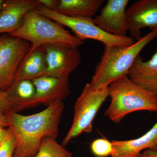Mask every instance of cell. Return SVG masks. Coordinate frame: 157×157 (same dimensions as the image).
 Wrapping results in <instances>:
<instances>
[{
	"mask_svg": "<svg viewBox=\"0 0 157 157\" xmlns=\"http://www.w3.org/2000/svg\"><path fill=\"white\" fill-rule=\"evenodd\" d=\"M64 108L63 101H57L32 115H21L14 111L9 113L7 116L9 129L16 143L14 157H34L44 138L56 139Z\"/></svg>",
	"mask_w": 157,
	"mask_h": 157,
	"instance_id": "cell-1",
	"label": "cell"
},
{
	"mask_svg": "<svg viewBox=\"0 0 157 157\" xmlns=\"http://www.w3.org/2000/svg\"><path fill=\"white\" fill-rule=\"evenodd\" d=\"M157 37V30L151 32L130 46L104 45V51L90 84L95 89L109 86L115 80L128 76L136 58Z\"/></svg>",
	"mask_w": 157,
	"mask_h": 157,
	"instance_id": "cell-2",
	"label": "cell"
},
{
	"mask_svg": "<svg viewBox=\"0 0 157 157\" xmlns=\"http://www.w3.org/2000/svg\"><path fill=\"white\" fill-rule=\"evenodd\" d=\"M9 34L30 43L31 48L26 56L46 44H57L74 48L84 44V42L70 33L63 26L42 16L35 9L25 14L19 29Z\"/></svg>",
	"mask_w": 157,
	"mask_h": 157,
	"instance_id": "cell-3",
	"label": "cell"
},
{
	"mask_svg": "<svg viewBox=\"0 0 157 157\" xmlns=\"http://www.w3.org/2000/svg\"><path fill=\"white\" fill-rule=\"evenodd\" d=\"M108 89L111 101L104 115L116 124L135 111L157 112V96L132 82L128 76L113 82Z\"/></svg>",
	"mask_w": 157,
	"mask_h": 157,
	"instance_id": "cell-4",
	"label": "cell"
},
{
	"mask_svg": "<svg viewBox=\"0 0 157 157\" xmlns=\"http://www.w3.org/2000/svg\"><path fill=\"white\" fill-rule=\"evenodd\" d=\"M108 97V86L95 89L90 83L85 85L74 105L73 123L62 141L63 146H67L82 133L92 132L93 121Z\"/></svg>",
	"mask_w": 157,
	"mask_h": 157,
	"instance_id": "cell-5",
	"label": "cell"
},
{
	"mask_svg": "<svg viewBox=\"0 0 157 157\" xmlns=\"http://www.w3.org/2000/svg\"><path fill=\"white\" fill-rule=\"evenodd\" d=\"M35 10L42 16L69 28L75 33L76 38L83 42L86 39H92L102 42L104 45L125 46H130L135 43L132 37L117 36L103 30L95 24L91 17L66 16L42 5Z\"/></svg>",
	"mask_w": 157,
	"mask_h": 157,
	"instance_id": "cell-6",
	"label": "cell"
},
{
	"mask_svg": "<svg viewBox=\"0 0 157 157\" xmlns=\"http://www.w3.org/2000/svg\"><path fill=\"white\" fill-rule=\"evenodd\" d=\"M31 47L28 41L9 34L0 36V93L7 91L14 83Z\"/></svg>",
	"mask_w": 157,
	"mask_h": 157,
	"instance_id": "cell-7",
	"label": "cell"
},
{
	"mask_svg": "<svg viewBox=\"0 0 157 157\" xmlns=\"http://www.w3.org/2000/svg\"><path fill=\"white\" fill-rule=\"evenodd\" d=\"M45 51L46 68L43 76L69 78L81 62L78 48L57 44L43 45Z\"/></svg>",
	"mask_w": 157,
	"mask_h": 157,
	"instance_id": "cell-8",
	"label": "cell"
},
{
	"mask_svg": "<svg viewBox=\"0 0 157 157\" xmlns=\"http://www.w3.org/2000/svg\"><path fill=\"white\" fill-rule=\"evenodd\" d=\"M69 78L44 76L32 80L36 94L33 100L24 105L22 110L39 105L48 106L54 102L62 101L70 94Z\"/></svg>",
	"mask_w": 157,
	"mask_h": 157,
	"instance_id": "cell-9",
	"label": "cell"
},
{
	"mask_svg": "<svg viewBox=\"0 0 157 157\" xmlns=\"http://www.w3.org/2000/svg\"><path fill=\"white\" fill-rule=\"evenodd\" d=\"M128 29L131 37L137 41L142 38L141 29L157 30V0L134 2L126 10Z\"/></svg>",
	"mask_w": 157,
	"mask_h": 157,
	"instance_id": "cell-10",
	"label": "cell"
},
{
	"mask_svg": "<svg viewBox=\"0 0 157 157\" xmlns=\"http://www.w3.org/2000/svg\"><path fill=\"white\" fill-rule=\"evenodd\" d=\"M129 2L128 0H108L93 21L107 33L119 37L127 36L126 10Z\"/></svg>",
	"mask_w": 157,
	"mask_h": 157,
	"instance_id": "cell-11",
	"label": "cell"
},
{
	"mask_svg": "<svg viewBox=\"0 0 157 157\" xmlns=\"http://www.w3.org/2000/svg\"><path fill=\"white\" fill-rule=\"evenodd\" d=\"M41 5L39 0H6L0 11V34H9L19 29L25 15Z\"/></svg>",
	"mask_w": 157,
	"mask_h": 157,
	"instance_id": "cell-12",
	"label": "cell"
},
{
	"mask_svg": "<svg viewBox=\"0 0 157 157\" xmlns=\"http://www.w3.org/2000/svg\"><path fill=\"white\" fill-rule=\"evenodd\" d=\"M113 151L111 157H140L144 149L157 151V122L149 131L138 138L111 141Z\"/></svg>",
	"mask_w": 157,
	"mask_h": 157,
	"instance_id": "cell-13",
	"label": "cell"
},
{
	"mask_svg": "<svg viewBox=\"0 0 157 157\" xmlns=\"http://www.w3.org/2000/svg\"><path fill=\"white\" fill-rule=\"evenodd\" d=\"M128 76L132 82L157 97V52L147 61L138 55Z\"/></svg>",
	"mask_w": 157,
	"mask_h": 157,
	"instance_id": "cell-14",
	"label": "cell"
},
{
	"mask_svg": "<svg viewBox=\"0 0 157 157\" xmlns=\"http://www.w3.org/2000/svg\"><path fill=\"white\" fill-rule=\"evenodd\" d=\"M46 68L45 51L42 45L25 58L17 71L14 82L25 79L32 80L42 77Z\"/></svg>",
	"mask_w": 157,
	"mask_h": 157,
	"instance_id": "cell-15",
	"label": "cell"
},
{
	"mask_svg": "<svg viewBox=\"0 0 157 157\" xmlns=\"http://www.w3.org/2000/svg\"><path fill=\"white\" fill-rule=\"evenodd\" d=\"M104 2V0H60L56 11L70 17L92 18Z\"/></svg>",
	"mask_w": 157,
	"mask_h": 157,
	"instance_id": "cell-16",
	"label": "cell"
},
{
	"mask_svg": "<svg viewBox=\"0 0 157 157\" xmlns=\"http://www.w3.org/2000/svg\"><path fill=\"white\" fill-rule=\"evenodd\" d=\"M6 92V97L15 112L21 111L24 105L33 100L36 94V88L32 80L14 82Z\"/></svg>",
	"mask_w": 157,
	"mask_h": 157,
	"instance_id": "cell-17",
	"label": "cell"
},
{
	"mask_svg": "<svg viewBox=\"0 0 157 157\" xmlns=\"http://www.w3.org/2000/svg\"><path fill=\"white\" fill-rule=\"evenodd\" d=\"M34 157H73V155L59 144L55 138L46 137L42 140L39 151Z\"/></svg>",
	"mask_w": 157,
	"mask_h": 157,
	"instance_id": "cell-18",
	"label": "cell"
},
{
	"mask_svg": "<svg viewBox=\"0 0 157 157\" xmlns=\"http://www.w3.org/2000/svg\"><path fill=\"white\" fill-rule=\"evenodd\" d=\"M90 149L96 157H107L112 154L113 146L112 142L106 138H98L91 144Z\"/></svg>",
	"mask_w": 157,
	"mask_h": 157,
	"instance_id": "cell-19",
	"label": "cell"
},
{
	"mask_svg": "<svg viewBox=\"0 0 157 157\" xmlns=\"http://www.w3.org/2000/svg\"><path fill=\"white\" fill-rule=\"evenodd\" d=\"M8 135L0 144V157H14L16 143L14 136L9 128Z\"/></svg>",
	"mask_w": 157,
	"mask_h": 157,
	"instance_id": "cell-20",
	"label": "cell"
},
{
	"mask_svg": "<svg viewBox=\"0 0 157 157\" xmlns=\"http://www.w3.org/2000/svg\"><path fill=\"white\" fill-rule=\"evenodd\" d=\"M12 111L14 110L6 97V92L0 93V113L7 117L9 113Z\"/></svg>",
	"mask_w": 157,
	"mask_h": 157,
	"instance_id": "cell-21",
	"label": "cell"
},
{
	"mask_svg": "<svg viewBox=\"0 0 157 157\" xmlns=\"http://www.w3.org/2000/svg\"><path fill=\"white\" fill-rule=\"evenodd\" d=\"M41 5L51 10L56 11L60 4V0H39Z\"/></svg>",
	"mask_w": 157,
	"mask_h": 157,
	"instance_id": "cell-22",
	"label": "cell"
},
{
	"mask_svg": "<svg viewBox=\"0 0 157 157\" xmlns=\"http://www.w3.org/2000/svg\"><path fill=\"white\" fill-rule=\"evenodd\" d=\"M140 157H157V151L146 150L141 154Z\"/></svg>",
	"mask_w": 157,
	"mask_h": 157,
	"instance_id": "cell-23",
	"label": "cell"
},
{
	"mask_svg": "<svg viewBox=\"0 0 157 157\" xmlns=\"http://www.w3.org/2000/svg\"><path fill=\"white\" fill-rule=\"evenodd\" d=\"M8 129L6 130L3 128V127L0 125V144L5 140L6 136L8 135Z\"/></svg>",
	"mask_w": 157,
	"mask_h": 157,
	"instance_id": "cell-24",
	"label": "cell"
},
{
	"mask_svg": "<svg viewBox=\"0 0 157 157\" xmlns=\"http://www.w3.org/2000/svg\"><path fill=\"white\" fill-rule=\"evenodd\" d=\"M0 125L3 127H9V121L7 117L1 113H0Z\"/></svg>",
	"mask_w": 157,
	"mask_h": 157,
	"instance_id": "cell-25",
	"label": "cell"
},
{
	"mask_svg": "<svg viewBox=\"0 0 157 157\" xmlns=\"http://www.w3.org/2000/svg\"><path fill=\"white\" fill-rule=\"evenodd\" d=\"M4 1H3V0H0V11H1L2 8V6L3 3H4Z\"/></svg>",
	"mask_w": 157,
	"mask_h": 157,
	"instance_id": "cell-26",
	"label": "cell"
}]
</instances>
